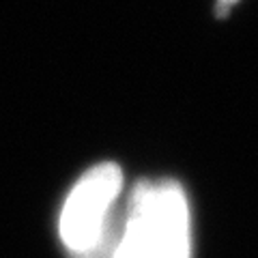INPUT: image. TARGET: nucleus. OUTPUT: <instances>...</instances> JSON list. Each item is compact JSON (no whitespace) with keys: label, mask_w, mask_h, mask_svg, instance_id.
Returning <instances> with one entry per match:
<instances>
[{"label":"nucleus","mask_w":258,"mask_h":258,"mask_svg":"<svg viewBox=\"0 0 258 258\" xmlns=\"http://www.w3.org/2000/svg\"><path fill=\"white\" fill-rule=\"evenodd\" d=\"M123 170L101 161L80 176L60 209L58 235L69 258H114L125 220Z\"/></svg>","instance_id":"1"},{"label":"nucleus","mask_w":258,"mask_h":258,"mask_svg":"<svg viewBox=\"0 0 258 258\" xmlns=\"http://www.w3.org/2000/svg\"><path fill=\"white\" fill-rule=\"evenodd\" d=\"M114 258H191V215L181 183L142 179L134 185Z\"/></svg>","instance_id":"2"},{"label":"nucleus","mask_w":258,"mask_h":258,"mask_svg":"<svg viewBox=\"0 0 258 258\" xmlns=\"http://www.w3.org/2000/svg\"><path fill=\"white\" fill-rule=\"evenodd\" d=\"M239 0H217V15H226L230 11L232 5H237Z\"/></svg>","instance_id":"3"}]
</instances>
